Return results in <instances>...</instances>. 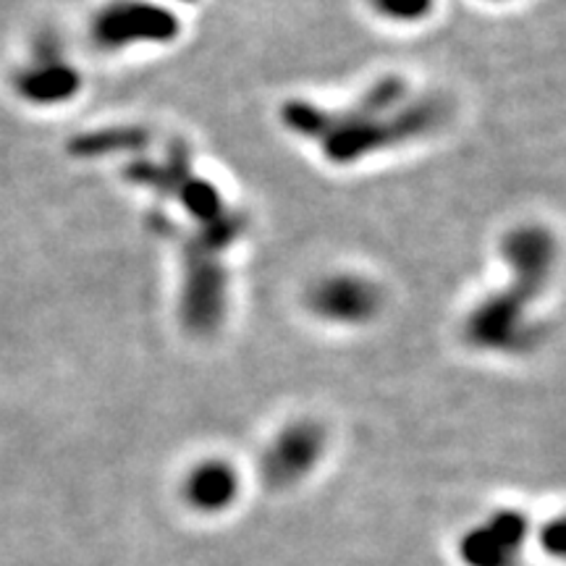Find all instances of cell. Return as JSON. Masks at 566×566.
Here are the masks:
<instances>
[{"label": "cell", "instance_id": "12", "mask_svg": "<svg viewBox=\"0 0 566 566\" xmlns=\"http://www.w3.org/2000/svg\"><path fill=\"white\" fill-rule=\"evenodd\" d=\"M541 543H543V548L548 551V554L562 556L564 554V522L562 520L548 522V525L543 527V533H541Z\"/></svg>", "mask_w": 566, "mask_h": 566}, {"label": "cell", "instance_id": "7", "mask_svg": "<svg viewBox=\"0 0 566 566\" xmlns=\"http://www.w3.org/2000/svg\"><path fill=\"white\" fill-rule=\"evenodd\" d=\"M525 541L527 516L501 509L459 541V556L467 566H516Z\"/></svg>", "mask_w": 566, "mask_h": 566}, {"label": "cell", "instance_id": "9", "mask_svg": "<svg viewBox=\"0 0 566 566\" xmlns=\"http://www.w3.org/2000/svg\"><path fill=\"white\" fill-rule=\"evenodd\" d=\"M239 488H242V480H239L237 467L226 459H202L184 475L181 499L200 514H221L233 506Z\"/></svg>", "mask_w": 566, "mask_h": 566}, {"label": "cell", "instance_id": "5", "mask_svg": "<svg viewBox=\"0 0 566 566\" xmlns=\"http://www.w3.org/2000/svg\"><path fill=\"white\" fill-rule=\"evenodd\" d=\"M310 315L338 328H359L373 323L384 310V292L373 279L359 273H328L304 294Z\"/></svg>", "mask_w": 566, "mask_h": 566}, {"label": "cell", "instance_id": "4", "mask_svg": "<svg viewBox=\"0 0 566 566\" xmlns=\"http://www.w3.org/2000/svg\"><path fill=\"white\" fill-rule=\"evenodd\" d=\"M181 34V21L171 9L147 0H118L105 6L92 21V40L101 51L134 45H166Z\"/></svg>", "mask_w": 566, "mask_h": 566}, {"label": "cell", "instance_id": "11", "mask_svg": "<svg viewBox=\"0 0 566 566\" xmlns=\"http://www.w3.org/2000/svg\"><path fill=\"white\" fill-rule=\"evenodd\" d=\"M370 3L380 17L394 24H415L436 9V0H370Z\"/></svg>", "mask_w": 566, "mask_h": 566}, {"label": "cell", "instance_id": "13", "mask_svg": "<svg viewBox=\"0 0 566 566\" xmlns=\"http://www.w3.org/2000/svg\"><path fill=\"white\" fill-rule=\"evenodd\" d=\"M181 3H197V0H181Z\"/></svg>", "mask_w": 566, "mask_h": 566}, {"label": "cell", "instance_id": "10", "mask_svg": "<svg viewBox=\"0 0 566 566\" xmlns=\"http://www.w3.org/2000/svg\"><path fill=\"white\" fill-rule=\"evenodd\" d=\"M150 139V134L145 129H105V132H92L82 134L71 142V153L82 155V158H97V155H113V153H126L137 150L139 145Z\"/></svg>", "mask_w": 566, "mask_h": 566}, {"label": "cell", "instance_id": "3", "mask_svg": "<svg viewBox=\"0 0 566 566\" xmlns=\"http://www.w3.org/2000/svg\"><path fill=\"white\" fill-rule=\"evenodd\" d=\"M229 268L221 254L205 252L200 247H184V273L179 313L187 331L197 336L212 334L223 323L229 310Z\"/></svg>", "mask_w": 566, "mask_h": 566}, {"label": "cell", "instance_id": "2", "mask_svg": "<svg viewBox=\"0 0 566 566\" xmlns=\"http://www.w3.org/2000/svg\"><path fill=\"white\" fill-rule=\"evenodd\" d=\"M548 286L512 273L506 289L493 292L464 323V342L488 354H525L541 344V325L530 310Z\"/></svg>", "mask_w": 566, "mask_h": 566}, {"label": "cell", "instance_id": "1", "mask_svg": "<svg viewBox=\"0 0 566 566\" xmlns=\"http://www.w3.org/2000/svg\"><path fill=\"white\" fill-rule=\"evenodd\" d=\"M446 113L449 108L441 97L409 101L407 84L386 76L344 111L304 101L283 103L281 124L296 137L317 142L325 160L346 168L375 153L428 137L446 122Z\"/></svg>", "mask_w": 566, "mask_h": 566}, {"label": "cell", "instance_id": "8", "mask_svg": "<svg viewBox=\"0 0 566 566\" xmlns=\"http://www.w3.org/2000/svg\"><path fill=\"white\" fill-rule=\"evenodd\" d=\"M13 90L21 101L51 108L80 95L82 74L69 61H61L53 48H38L32 66L13 76Z\"/></svg>", "mask_w": 566, "mask_h": 566}, {"label": "cell", "instance_id": "6", "mask_svg": "<svg viewBox=\"0 0 566 566\" xmlns=\"http://www.w3.org/2000/svg\"><path fill=\"white\" fill-rule=\"evenodd\" d=\"M325 430L315 420H294L281 428L263 454V478L271 488L296 485L321 462Z\"/></svg>", "mask_w": 566, "mask_h": 566}, {"label": "cell", "instance_id": "14", "mask_svg": "<svg viewBox=\"0 0 566 566\" xmlns=\"http://www.w3.org/2000/svg\"><path fill=\"white\" fill-rule=\"evenodd\" d=\"M491 3H501V0H491Z\"/></svg>", "mask_w": 566, "mask_h": 566}]
</instances>
